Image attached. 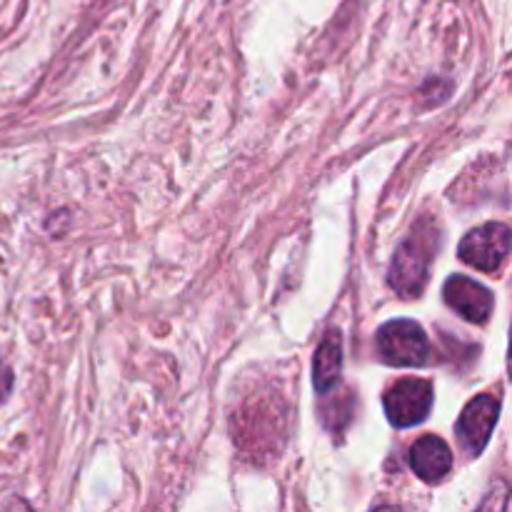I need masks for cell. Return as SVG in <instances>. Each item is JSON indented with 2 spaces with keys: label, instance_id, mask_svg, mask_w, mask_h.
I'll list each match as a JSON object with an SVG mask.
<instances>
[{
  "label": "cell",
  "instance_id": "obj_1",
  "mask_svg": "<svg viewBox=\"0 0 512 512\" xmlns=\"http://www.w3.org/2000/svg\"><path fill=\"white\" fill-rule=\"evenodd\" d=\"M435 235H440L438 230H423V223H420L395 253L388 280L400 298H418L425 290L430 260L435 258Z\"/></svg>",
  "mask_w": 512,
  "mask_h": 512
},
{
  "label": "cell",
  "instance_id": "obj_2",
  "mask_svg": "<svg viewBox=\"0 0 512 512\" xmlns=\"http://www.w3.org/2000/svg\"><path fill=\"white\" fill-rule=\"evenodd\" d=\"M378 355L395 368H423L433 358V345L423 325L415 320H390L375 335Z\"/></svg>",
  "mask_w": 512,
  "mask_h": 512
},
{
  "label": "cell",
  "instance_id": "obj_3",
  "mask_svg": "<svg viewBox=\"0 0 512 512\" xmlns=\"http://www.w3.org/2000/svg\"><path fill=\"white\" fill-rule=\"evenodd\" d=\"M433 385L423 378H403L383 395V408L395 428L420 425L433 410Z\"/></svg>",
  "mask_w": 512,
  "mask_h": 512
},
{
  "label": "cell",
  "instance_id": "obj_4",
  "mask_svg": "<svg viewBox=\"0 0 512 512\" xmlns=\"http://www.w3.org/2000/svg\"><path fill=\"white\" fill-rule=\"evenodd\" d=\"M460 260L483 273L503 268L510 253V228L505 223H485L460 240Z\"/></svg>",
  "mask_w": 512,
  "mask_h": 512
},
{
  "label": "cell",
  "instance_id": "obj_5",
  "mask_svg": "<svg viewBox=\"0 0 512 512\" xmlns=\"http://www.w3.org/2000/svg\"><path fill=\"white\" fill-rule=\"evenodd\" d=\"M500 418V398L493 393H483L478 398L470 400L465 405V410L458 418V433L460 445L468 455H480L488 448L490 438H493V430L498 425Z\"/></svg>",
  "mask_w": 512,
  "mask_h": 512
},
{
  "label": "cell",
  "instance_id": "obj_6",
  "mask_svg": "<svg viewBox=\"0 0 512 512\" xmlns=\"http://www.w3.org/2000/svg\"><path fill=\"white\" fill-rule=\"evenodd\" d=\"M443 298L468 323L483 325L493 313V293L468 275H453L445 280Z\"/></svg>",
  "mask_w": 512,
  "mask_h": 512
},
{
  "label": "cell",
  "instance_id": "obj_7",
  "mask_svg": "<svg viewBox=\"0 0 512 512\" xmlns=\"http://www.w3.org/2000/svg\"><path fill=\"white\" fill-rule=\"evenodd\" d=\"M410 468L425 483H440L453 470V453L438 435H425L410 448Z\"/></svg>",
  "mask_w": 512,
  "mask_h": 512
},
{
  "label": "cell",
  "instance_id": "obj_8",
  "mask_svg": "<svg viewBox=\"0 0 512 512\" xmlns=\"http://www.w3.org/2000/svg\"><path fill=\"white\" fill-rule=\"evenodd\" d=\"M343 370V338L338 330H328L323 343L318 345V353L313 360V385L320 395L328 393L340 380Z\"/></svg>",
  "mask_w": 512,
  "mask_h": 512
}]
</instances>
